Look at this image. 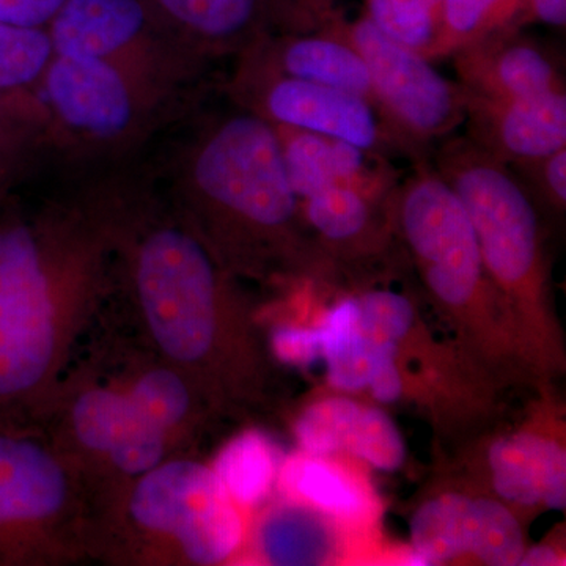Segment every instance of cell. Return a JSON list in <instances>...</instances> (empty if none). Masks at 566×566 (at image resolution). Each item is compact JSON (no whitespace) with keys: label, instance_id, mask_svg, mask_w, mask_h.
Wrapping results in <instances>:
<instances>
[{"label":"cell","instance_id":"obj_12","mask_svg":"<svg viewBox=\"0 0 566 566\" xmlns=\"http://www.w3.org/2000/svg\"><path fill=\"white\" fill-rule=\"evenodd\" d=\"M346 35L370 74L374 103L415 155L430 158L439 142L464 125L468 92L447 80L420 52L390 40L365 14L348 20Z\"/></svg>","mask_w":566,"mask_h":566},{"label":"cell","instance_id":"obj_1","mask_svg":"<svg viewBox=\"0 0 566 566\" xmlns=\"http://www.w3.org/2000/svg\"><path fill=\"white\" fill-rule=\"evenodd\" d=\"M120 172L0 216V417L40 423L117 294Z\"/></svg>","mask_w":566,"mask_h":566},{"label":"cell","instance_id":"obj_23","mask_svg":"<svg viewBox=\"0 0 566 566\" xmlns=\"http://www.w3.org/2000/svg\"><path fill=\"white\" fill-rule=\"evenodd\" d=\"M54 54L46 28L0 21V103L33 115L44 125L39 95Z\"/></svg>","mask_w":566,"mask_h":566},{"label":"cell","instance_id":"obj_10","mask_svg":"<svg viewBox=\"0 0 566 566\" xmlns=\"http://www.w3.org/2000/svg\"><path fill=\"white\" fill-rule=\"evenodd\" d=\"M46 29L55 54L98 59L180 95L210 71L145 0H63Z\"/></svg>","mask_w":566,"mask_h":566},{"label":"cell","instance_id":"obj_33","mask_svg":"<svg viewBox=\"0 0 566 566\" xmlns=\"http://www.w3.org/2000/svg\"><path fill=\"white\" fill-rule=\"evenodd\" d=\"M367 389L371 398L381 405L397 403L403 397L406 378L398 360V349H385L378 354Z\"/></svg>","mask_w":566,"mask_h":566},{"label":"cell","instance_id":"obj_28","mask_svg":"<svg viewBox=\"0 0 566 566\" xmlns=\"http://www.w3.org/2000/svg\"><path fill=\"white\" fill-rule=\"evenodd\" d=\"M364 14L376 29L433 62L439 17L427 0H363Z\"/></svg>","mask_w":566,"mask_h":566},{"label":"cell","instance_id":"obj_13","mask_svg":"<svg viewBox=\"0 0 566 566\" xmlns=\"http://www.w3.org/2000/svg\"><path fill=\"white\" fill-rule=\"evenodd\" d=\"M415 565L472 557L488 566H516L526 551L515 510L499 499L449 491L427 499L409 523Z\"/></svg>","mask_w":566,"mask_h":566},{"label":"cell","instance_id":"obj_7","mask_svg":"<svg viewBox=\"0 0 566 566\" xmlns=\"http://www.w3.org/2000/svg\"><path fill=\"white\" fill-rule=\"evenodd\" d=\"M93 501L40 423L0 417V566L92 562Z\"/></svg>","mask_w":566,"mask_h":566},{"label":"cell","instance_id":"obj_6","mask_svg":"<svg viewBox=\"0 0 566 566\" xmlns=\"http://www.w3.org/2000/svg\"><path fill=\"white\" fill-rule=\"evenodd\" d=\"M411 167L395 192L394 227L424 292L475 344L521 354L463 203L430 158Z\"/></svg>","mask_w":566,"mask_h":566},{"label":"cell","instance_id":"obj_14","mask_svg":"<svg viewBox=\"0 0 566 566\" xmlns=\"http://www.w3.org/2000/svg\"><path fill=\"white\" fill-rule=\"evenodd\" d=\"M463 126L472 144L506 166L542 158L566 147V88L517 99L468 93Z\"/></svg>","mask_w":566,"mask_h":566},{"label":"cell","instance_id":"obj_21","mask_svg":"<svg viewBox=\"0 0 566 566\" xmlns=\"http://www.w3.org/2000/svg\"><path fill=\"white\" fill-rule=\"evenodd\" d=\"M345 528L314 506L279 495L249 526L244 551L264 565H331L344 556Z\"/></svg>","mask_w":566,"mask_h":566},{"label":"cell","instance_id":"obj_29","mask_svg":"<svg viewBox=\"0 0 566 566\" xmlns=\"http://www.w3.org/2000/svg\"><path fill=\"white\" fill-rule=\"evenodd\" d=\"M345 452L379 472H395L408 450L400 428L378 406L364 405L346 441Z\"/></svg>","mask_w":566,"mask_h":566},{"label":"cell","instance_id":"obj_26","mask_svg":"<svg viewBox=\"0 0 566 566\" xmlns=\"http://www.w3.org/2000/svg\"><path fill=\"white\" fill-rule=\"evenodd\" d=\"M532 22L528 0H444L433 62L452 57L476 41L520 31Z\"/></svg>","mask_w":566,"mask_h":566},{"label":"cell","instance_id":"obj_5","mask_svg":"<svg viewBox=\"0 0 566 566\" xmlns=\"http://www.w3.org/2000/svg\"><path fill=\"white\" fill-rule=\"evenodd\" d=\"M430 161L468 211L488 277L504 304L521 356L536 367L558 364L549 263L534 200L506 164L480 150L464 134L439 142Z\"/></svg>","mask_w":566,"mask_h":566},{"label":"cell","instance_id":"obj_20","mask_svg":"<svg viewBox=\"0 0 566 566\" xmlns=\"http://www.w3.org/2000/svg\"><path fill=\"white\" fill-rule=\"evenodd\" d=\"M241 54L285 76L342 88L374 103L370 74L346 28L344 32H268Z\"/></svg>","mask_w":566,"mask_h":566},{"label":"cell","instance_id":"obj_22","mask_svg":"<svg viewBox=\"0 0 566 566\" xmlns=\"http://www.w3.org/2000/svg\"><path fill=\"white\" fill-rule=\"evenodd\" d=\"M275 491L333 516L342 526L371 523L378 506L370 486L356 472L303 450L283 457Z\"/></svg>","mask_w":566,"mask_h":566},{"label":"cell","instance_id":"obj_4","mask_svg":"<svg viewBox=\"0 0 566 566\" xmlns=\"http://www.w3.org/2000/svg\"><path fill=\"white\" fill-rule=\"evenodd\" d=\"M244 510L199 455L169 458L93 516L92 562L111 566H218L240 558Z\"/></svg>","mask_w":566,"mask_h":566},{"label":"cell","instance_id":"obj_32","mask_svg":"<svg viewBox=\"0 0 566 566\" xmlns=\"http://www.w3.org/2000/svg\"><path fill=\"white\" fill-rule=\"evenodd\" d=\"M273 359L290 367L307 368L323 359L322 337L316 326L281 324L270 335Z\"/></svg>","mask_w":566,"mask_h":566},{"label":"cell","instance_id":"obj_35","mask_svg":"<svg viewBox=\"0 0 566 566\" xmlns=\"http://www.w3.org/2000/svg\"><path fill=\"white\" fill-rule=\"evenodd\" d=\"M532 22L565 29L566 0H528Z\"/></svg>","mask_w":566,"mask_h":566},{"label":"cell","instance_id":"obj_36","mask_svg":"<svg viewBox=\"0 0 566 566\" xmlns=\"http://www.w3.org/2000/svg\"><path fill=\"white\" fill-rule=\"evenodd\" d=\"M564 565V557L558 553L557 547L553 545H543L531 547V549L524 551L523 557H521L520 566H553Z\"/></svg>","mask_w":566,"mask_h":566},{"label":"cell","instance_id":"obj_9","mask_svg":"<svg viewBox=\"0 0 566 566\" xmlns=\"http://www.w3.org/2000/svg\"><path fill=\"white\" fill-rule=\"evenodd\" d=\"M39 96L48 150L118 166L180 117L188 95L98 59L54 54Z\"/></svg>","mask_w":566,"mask_h":566},{"label":"cell","instance_id":"obj_3","mask_svg":"<svg viewBox=\"0 0 566 566\" xmlns=\"http://www.w3.org/2000/svg\"><path fill=\"white\" fill-rule=\"evenodd\" d=\"M150 178L240 281L300 283L334 273L304 221L277 134L251 112L233 106L200 118Z\"/></svg>","mask_w":566,"mask_h":566},{"label":"cell","instance_id":"obj_19","mask_svg":"<svg viewBox=\"0 0 566 566\" xmlns=\"http://www.w3.org/2000/svg\"><path fill=\"white\" fill-rule=\"evenodd\" d=\"M488 475L499 501L510 509L566 506V450L553 436L520 430L491 441L486 452Z\"/></svg>","mask_w":566,"mask_h":566},{"label":"cell","instance_id":"obj_8","mask_svg":"<svg viewBox=\"0 0 566 566\" xmlns=\"http://www.w3.org/2000/svg\"><path fill=\"white\" fill-rule=\"evenodd\" d=\"M40 424L84 479L93 515L134 479L182 455L85 342Z\"/></svg>","mask_w":566,"mask_h":566},{"label":"cell","instance_id":"obj_27","mask_svg":"<svg viewBox=\"0 0 566 566\" xmlns=\"http://www.w3.org/2000/svg\"><path fill=\"white\" fill-rule=\"evenodd\" d=\"M364 403L333 395L312 401L294 420L297 447L305 453L334 457L345 452L346 441Z\"/></svg>","mask_w":566,"mask_h":566},{"label":"cell","instance_id":"obj_17","mask_svg":"<svg viewBox=\"0 0 566 566\" xmlns=\"http://www.w3.org/2000/svg\"><path fill=\"white\" fill-rule=\"evenodd\" d=\"M395 192L374 196L359 189L331 188L300 200L308 230L334 268L375 259L397 240Z\"/></svg>","mask_w":566,"mask_h":566},{"label":"cell","instance_id":"obj_24","mask_svg":"<svg viewBox=\"0 0 566 566\" xmlns=\"http://www.w3.org/2000/svg\"><path fill=\"white\" fill-rule=\"evenodd\" d=\"M282 460L270 436L248 428L219 449L211 465L227 493L245 512L266 504L273 495Z\"/></svg>","mask_w":566,"mask_h":566},{"label":"cell","instance_id":"obj_31","mask_svg":"<svg viewBox=\"0 0 566 566\" xmlns=\"http://www.w3.org/2000/svg\"><path fill=\"white\" fill-rule=\"evenodd\" d=\"M532 197L536 208L554 214L566 210V147L542 158L528 159L509 166Z\"/></svg>","mask_w":566,"mask_h":566},{"label":"cell","instance_id":"obj_34","mask_svg":"<svg viewBox=\"0 0 566 566\" xmlns=\"http://www.w3.org/2000/svg\"><path fill=\"white\" fill-rule=\"evenodd\" d=\"M63 0H0V21L46 28Z\"/></svg>","mask_w":566,"mask_h":566},{"label":"cell","instance_id":"obj_11","mask_svg":"<svg viewBox=\"0 0 566 566\" xmlns=\"http://www.w3.org/2000/svg\"><path fill=\"white\" fill-rule=\"evenodd\" d=\"M223 92L233 106L271 126L323 134L389 159L416 163L378 107L356 93L285 76L244 54L234 59Z\"/></svg>","mask_w":566,"mask_h":566},{"label":"cell","instance_id":"obj_18","mask_svg":"<svg viewBox=\"0 0 566 566\" xmlns=\"http://www.w3.org/2000/svg\"><path fill=\"white\" fill-rule=\"evenodd\" d=\"M174 36L203 62L234 59L270 32L271 0H145Z\"/></svg>","mask_w":566,"mask_h":566},{"label":"cell","instance_id":"obj_2","mask_svg":"<svg viewBox=\"0 0 566 566\" xmlns=\"http://www.w3.org/2000/svg\"><path fill=\"white\" fill-rule=\"evenodd\" d=\"M114 303L221 417L264 403L270 360L240 279L208 251L150 175H122Z\"/></svg>","mask_w":566,"mask_h":566},{"label":"cell","instance_id":"obj_16","mask_svg":"<svg viewBox=\"0 0 566 566\" xmlns=\"http://www.w3.org/2000/svg\"><path fill=\"white\" fill-rule=\"evenodd\" d=\"M286 175L297 199L331 188H353L374 196L397 191L403 174L392 159L323 134L273 126Z\"/></svg>","mask_w":566,"mask_h":566},{"label":"cell","instance_id":"obj_25","mask_svg":"<svg viewBox=\"0 0 566 566\" xmlns=\"http://www.w3.org/2000/svg\"><path fill=\"white\" fill-rule=\"evenodd\" d=\"M322 337L327 385L340 392L367 389L376 357L382 352L360 331L356 296L337 301L316 324Z\"/></svg>","mask_w":566,"mask_h":566},{"label":"cell","instance_id":"obj_30","mask_svg":"<svg viewBox=\"0 0 566 566\" xmlns=\"http://www.w3.org/2000/svg\"><path fill=\"white\" fill-rule=\"evenodd\" d=\"M357 323L378 348H398L415 331L417 311L405 294L387 289L356 294Z\"/></svg>","mask_w":566,"mask_h":566},{"label":"cell","instance_id":"obj_15","mask_svg":"<svg viewBox=\"0 0 566 566\" xmlns=\"http://www.w3.org/2000/svg\"><path fill=\"white\" fill-rule=\"evenodd\" d=\"M450 59L469 95L517 99L565 91L557 54L524 29L476 41Z\"/></svg>","mask_w":566,"mask_h":566}]
</instances>
